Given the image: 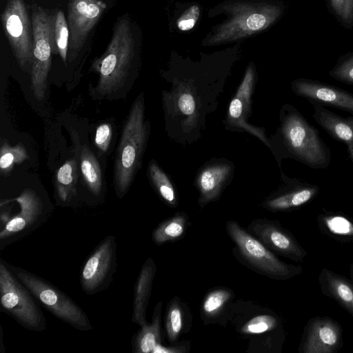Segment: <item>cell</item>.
Instances as JSON below:
<instances>
[{
	"mask_svg": "<svg viewBox=\"0 0 353 353\" xmlns=\"http://www.w3.org/2000/svg\"><path fill=\"white\" fill-rule=\"evenodd\" d=\"M105 8L106 5L101 0H70L67 20L69 29L67 59L69 61L75 59Z\"/></svg>",
	"mask_w": 353,
	"mask_h": 353,
	"instance_id": "12",
	"label": "cell"
},
{
	"mask_svg": "<svg viewBox=\"0 0 353 353\" xmlns=\"http://www.w3.org/2000/svg\"><path fill=\"white\" fill-rule=\"evenodd\" d=\"M278 323V320L272 315H259L250 319L241 330L246 334H261L273 330Z\"/></svg>",
	"mask_w": 353,
	"mask_h": 353,
	"instance_id": "34",
	"label": "cell"
},
{
	"mask_svg": "<svg viewBox=\"0 0 353 353\" xmlns=\"http://www.w3.org/2000/svg\"><path fill=\"white\" fill-rule=\"evenodd\" d=\"M222 10L226 19L212 28L203 46H217L259 33L281 17L284 6L272 0H243L224 4Z\"/></svg>",
	"mask_w": 353,
	"mask_h": 353,
	"instance_id": "3",
	"label": "cell"
},
{
	"mask_svg": "<svg viewBox=\"0 0 353 353\" xmlns=\"http://www.w3.org/2000/svg\"><path fill=\"white\" fill-rule=\"evenodd\" d=\"M200 13L201 9L198 5L189 7L177 20V28L182 31L192 29L199 18Z\"/></svg>",
	"mask_w": 353,
	"mask_h": 353,
	"instance_id": "35",
	"label": "cell"
},
{
	"mask_svg": "<svg viewBox=\"0 0 353 353\" xmlns=\"http://www.w3.org/2000/svg\"><path fill=\"white\" fill-rule=\"evenodd\" d=\"M329 75L338 81L353 85V52L341 57L329 71Z\"/></svg>",
	"mask_w": 353,
	"mask_h": 353,
	"instance_id": "33",
	"label": "cell"
},
{
	"mask_svg": "<svg viewBox=\"0 0 353 353\" xmlns=\"http://www.w3.org/2000/svg\"><path fill=\"white\" fill-rule=\"evenodd\" d=\"M276 136L277 157L291 158L312 169H325L331 162V150L319 130L294 106L285 104L280 112Z\"/></svg>",
	"mask_w": 353,
	"mask_h": 353,
	"instance_id": "2",
	"label": "cell"
},
{
	"mask_svg": "<svg viewBox=\"0 0 353 353\" xmlns=\"http://www.w3.org/2000/svg\"><path fill=\"white\" fill-rule=\"evenodd\" d=\"M292 92L311 103L331 106L353 115V94L343 89L317 80L299 78L291 83Z\"/></svg>",
	"mask_w": 353,
	"mask_h": 353,
	"instance_id": "15",
	"label": "cell"
},
{
	"mask_svg": "<svg viewBox=\"0 0 353 353\" xmlns=\"http://www.w3.org/2000/svg\"><path fill=\"white\" fill-rule=\"evenodd\" d=\"M28 158L24 146L18 143L9 145L7 141H1L0 150V171L2 174L9 173L16 164H19Z\"/></svg>",
	"mask_w": 353,
	"mask_h": 353,
	"instance_id": "30",
	"label": "cell"
},
{
	"mask_svg": "<svg viewBox=\"0 0 353 353\" xmlns=\"http://www.w3.org/2000/svg\"><path fill=\"white\" fill-rule=\"evenodd\" d=\"M330 11L341 24L346 28L353 27L352 3L353 0H325Z\"/></svg>",
	"mask_w": 353,
	"mask_h": 353,
	"instance_id": "32",
	"label": "cell"
},
{
	"mask_svg": "<svg viewBox=\"0 0 353 353\" xmlns=\"http://www.w3.org/2000/svg\"><path fill=\"white\" fill-rule=\"evenodd\" d=\"M56 14L57 12L50 13L39 6H31L33 33L31 90L38 101L45 96L52 53H58L54 39Z\"/></svg>",
	"mask_w": 353,
	"mask_h": 353,
	"instance_id": "8",
	"label": "cell"
},
{
	"mask_svg": "<svg viewBox=\"0 0 353 353\" xmlns=\"http://www.w3.org/2000/svg\"><path fill=\"white\" fill-rule=\"evenodd\" d=\"M10 200L17 208L0 205V250L32 233L43 224L50 212L40 196L30 188Z\"/></svg>",
	"mask_w": 353,
	"mask_h": 353,
	"instance_id": "6",
	"label": "cell"
},
{
	"mask_svg": "<svg viewBox=\"0 0 353 353\" xmlns=\"http://www.w3.org/2000/svg\"><path fill=\"white\" fill-rule=\"evenodd\" d=\"M350 275H351L352 279H353V270H350Z\"/></svg>",
	"mask_w": 353,
	"mask_h": 353,
	"instance_id": "39",
	"label": "cell"
},
{
	"mask_svg": "<svg viewBox=\"0 0 353 353\" xmlns=\"http://www.w3.org/2000/svg\"><path fill=\"white\" fill-rule=\"evenodd\" d=\"M188 219L184 213H176L171 218L161 222L152 232L154 243L161 245L168 241H176L185 233Z\"/></svg>",
	"mask_w": 353,
	"mask_h": 353,
	"instance_id": "26",
	"label": "cell"
},
{
	"mask_svg": "<svg viewBox=\"0 0 353 353\" xmlns=\"http://www.w3.org/2000/svg\"><path fill=\"white\" fill-rule=\"evenodd\" d=\"M232 172V166L226 163L212 164L201 170L196 178V185L200 192L201 206L219 197Z\"/></svg>",
	"mask_w": 353,
	"mask_h": 353,
	"instance_id": "18",
	"label": "cell"
},
{
	"mask_svg": "<svg viewBox=\"0 0 353 353\" xmlns=\"http://www.w3.org/2000/svg\"><path fill=\"white\" fill-rule=\"evenodd\" d=\"M150 133V123L145 118L143 92L134 101L121 134L114 163L113 183L118 198L128 192L141 167Z\"/></svg>",
	"mask_w": 353,
	"mask_h": 353,
	"instance_id": "4",
	"label": "cell"
},
{
	"mask_svg": "<svg viewBox=\"0 0 353 353\" xmlns=\"http://www.w3.org/2000/svg\"><path fill=\"white\" fill-rule=\"evenodd\" d=\"M321 292L334 299L353 318V284L345 276L327 268L319 275Z\"/></svg>",
	"mask_w": 353,
	"mask_h": 353,
	"instance_id": "20",
	"label": "cell"
},
{
	"mask_svg": "<svg viewBox=\"0 0 353 353\" xmlns=\"http://www.w3.org/2000/svg\"><path fill=\"white\" fill-rule=\"evenodd\" d=\"M248 230L270 250L295 262H303L307 254L294 235L276 221L256 219Z\"/></svg>",
	"mask_w": 353,
	"mask_h": 353,
	"instance_id": "14",
	"label": "cell"
},
{
	"mask_svg": "<svg viewBox=\"0 0 353 353\" xmlns=\"http://www.w3.org/2000/svg\"><path fill=\"white\" fill-rule=\"evenodd\" d=\"M78 176V165L74 159L68 160L59 168L55 176V192L61 202L68 203L76 195Z\"/></svg>",
	"mask_w": 353,
	"mask_h": 353,
	"instance_id": "24",
	"label": "cell"
},
{
	"mask_svg": "<svg viewBox=\"0 0 353 353\" xmlns=\"http://www.w3.org/2000/svg\"><path fill=\"white\" fill-rule=\"evenodd\" d=\"M232 299V292L228 289L219 288L209 292L201 306L203 319L207 321L217 318Z\"/></svg>",
	"mask_w": 353,
	"mask_h": 353,
	"instance_id": "28",
	"label": "cell"
},
{
	"mask_svg": "<svg viewBox=\"0 0 353 353\" xmlns=\"http://www.w3.org/2000/svg\"><path fill=\"white\" fill-rule=\"evenodd\" d=\"M321 231L330 237L342 242H353V220L347 215L336 212H325L318 216Z\"/></svg>",
	"mask_w": 353,
	"mask_h": 353,
	"instance_id": "22",
	"label": "cell"
},
{
	"mask_svg": "<svg viewBox=\"0 0 353 353\" xmlns=\"http://www.w3.org/2000/svg\"><path fill=\"white\" fill-rule=\"evenodd\" d=\"M1 19L17 63L23 71L30 73L33 59L32 26L23 0H9Z\"/></svg>",
	"mask_w": 353,
	"mask_h": 353,
	"instance_id": "10",
	"label": "cell"
},
{
	"mask_svg": "<svg viewBox=\"0 0 353 353\" xmlns=\"http://www.w3.org/2000/svg\"><path fill=\"white\" fill-rule=\"evenodd\" d=\"M185 344L165 347L159 343L154 347L152 353H183L185 352Z\"/></svg>",
	"mask_w": 353,
	"mask_h": 353,
	"instance_id": "38",
	"label": "cell"
},
{
	"mask_svg": "<svg viewBox=\"0 0 353 353\" xmlns=\"http://www.w3.org/2000/svg\"><path fill=\"white\" fill-rule=\"evenodd\" d=\"M185 327V310L178 298L173 299L165 316V329L170 343L175 342Z\"/></svg>",
	"mask_w": 353,
	"mask_h": 353,
	"instance_id": "29",
	"label": "cell"
},
{
	"mask_svg": "<svg viewBox=\"0 0 353 353\" xmlns=\"http://www.w3.org/2000/svg\"><path fill=\"white\" fill-rule=\"evenodd\" d=\"M352 20H353V3H352Z\"/></svg>",
	"mask_w": 353,
	"mask_h": 353,
	"instance_id": "41",
	"label": "cell"
},
{
	"mask_svg": "<svg viewBox=\"0 0 353 353\" xmlns=\"http://www.w3.org/2000/svg\"><path fill=\"white\" fill-rule=\"evenodd\" d=\"M226 231L235 244V256L252 270L272 279L284 281L300 275L303 268L280 260L258 239L234 221L225 225Z\"/></svg>",
	"mask_w": 353,
	"mask_h": 353,
	"instance_id": "5",
	"label": "cell"
},
{
	"mask_svg": "<svg viewBox=\"0 0 353 353\" xmlns=\"http://www.w3.org/2000/svg\"><path fill=\"white\" fill-rule=\"evenodd\" d=\"M162 302L158 303L154 310L152 322L141 327L132 341L133 352L152 353L154 347L161 343V317Z\"/></svg>",
	"mask_w": 353,
	"mask_h": 353,
	"instance_id": "23",
	"label": "cell"
},
{
	"mask_svg": "<svg viewBox=\"0 0 353 353\" xmlns=\"http://www.w3.org/2000/svg\"><path fill=\"white\" fill-rule=\"evenodd\" d=\"M313 106L314 121L334 139L345 143L349 158L353 163V115L343 117L324 105L314 103Z\"/></svg>",
	"mask_w": 353,
	"mask_h": 353,
	"instance_id": "17",
	"label": "cell"
},
{
	"mask_svg": "<svg viewBox=\"0 0 353 353\" xmlns=\"http://www.w3.org/2000/svg\"><path fill=\"white\" fill-rule=\"evenodd\" d=\"M33 296L1 258V311L13 317L25 328L42 332L47 328L46 319Z\"/></svg>",
	"mask_w": 353,
	"mask_h": 353,
	"instance_id": "9",
	"label": "cell"
},
{
	"mask_svg": "<svg viewBox=\"0 0 353 353\" xmlns=\"http://www.w3.org/2000/svg\"><path fill=\"white\" fill-rule=\"evenodd\" d=\"M135 55V41L127 17L115 23L113 34L104 54L92 65L99 78L92 90L95 99H117L126 96Z\"/></svg>",
	"mask_w": 353,
	"mask_h": 353,
	"instance_id": "1",
	"label": "cell"
},
{
	"mask_svg": "<svg viewBox=\"0 0 353 353\" xmlns=\"http://www.w3.org/2000/svg\"><path fill=\"white\" fill-rule=\"evenodd\" d=\"M178 105L181 112L190 114L195 110V101L193 97L189 94H183L178 101Z\"/></svg>",
	"mask_w": 353,
	"mask_h": 353,
	"instance_id": "37",
	"label": "cell"
},
{
	"mask_svg": "<svg viewBox=\"0 0 353 353\" xmlns=\"http://www.w3.org/2000/svg\"><path fill=\"white\" fill-rule=\"evenodd\" d=\"M117 266V243L113 235L106 236L84 263L80 273L82 290L92 295L106 289Z\"/></svg>",
	"mask_w": 353,
	"mask_h": 353,
	"instance_id": "11",
	"label": "cell"
},
{
	"mask_svg": "<svg viewBox=\"0 0 353 353\" xmlns=\"http://www.w3.org/2000/svg\"><path fill=\"white\" fill-rule=\"evenodd\" d=\"M148 175L159 195L168 205L175 207L177 201L174 186L154 160H151L148 164Z\"/></svg>",
	"mask_w": 353,
	"mask_h": 353,
	"instance_id": "27",
	"label": "cell"
},
{
	"mask_svg": "<svg viewBox=\"0 0 353 353\" xmlns=\"http://www.w3.org/2000/svg\"><path fill=\"white\" fill-rule=\"evenodd\" d=\"M79 159L81 174L88 190L96 196L99 195L103 180L101 167L96 157L89 147L83 146Z\"/></svg>",
	"mask_w": 353,
	"mask_h": 353,
	"instance_id": "25",
	"label": "cell"
},
{
	"mask_svg": "<svg viewBox=\"0 0 353 353\" xmlns=\"http://www.w3.org/2000/svg\"><path fill=\"white\" fill-rule=\"evenodd\" d=\"M254 81L255 71L254 66L250 64L234 97L230 103L228 119L233 125L243 128L256 134L255 132L248 126V123L245 122L247 116L251 110V97Z\"/></svg>",
	"mask_w": 353,
	"mask_h": 353,
	"instance_id": "21",
	"label": "cell"
},
{
	"mask_svg": "<svg viewBox=\"0 0 353 353\" xmlns=\"http://www.w3.org/2000/svg\"><path fill=\"white\" fill-rule=\"evenodd\" d=\"M6 264L34 297L54 316L79 330H92L83 310L57 287L28 270L6 261Z\"/></svg>",
	"mask_w": 353,
	"mask_h": 353,
	"instance_id": "7",
	"label": "cell"
},
{
	"mask_svg": "<svg viewBox=\"0 0 353 353\" xmlns=\"http://www.w3.org/2000/svg\"><path fill=\"white\" fill-rule=\"evenodd\" d=\"M284 188L267 199L263 206L272 212H286L297 209L312 201L319 192L315 184L290 179L283 174Z\"/></svg>",
	"mask_w": 353,
	"mask_h": 353,
	"instance_id": "16",
	"label": "cell"
},
{
	"mask_svg": "<svg viewBox=\"0 0 353 353\" xmlns=\"http://www.w3.org/2000/svg\"><path fill=\"white\" fill-rule=\"evenodd\" d=\"M54 39L57 52L63 62H65L68 57L69 44V29L68 22L62 10L57 12Z\"/></svg>",
	"mask_w": 353,
	"mask_h": 353,
	"instance_id": "31",
	"label": "cell"
},
{
	"mask_svg": "<svg viewBox=\"0 0 353 353\" xmlns=\"http://www.w3.org/2000/svg\"><path fill=\"white\" fill-rule=\"evenodd\" d=\"M343 346V330L339 323L329 316L310 319L299 346L300 353H335Z\"/></svg>",
	"mask_w": 353,
	"mask_h": 353,
	"instance_id": "13",
	"label": "cell"
},
{
	"mask_svg": "<svg viewBox=\"0 0 353 353\" xmlns=\"http://www.w3.org/2000/svg\"><path fill=\"white\" fill-rule=\"evenodd\" d=\"M112 137V125L108 123L100 124L96 130L94 143L102 152H107Z\"/></svg>",
	"mask_w": 353,
	"mask_h": 353,
	"instance_id": "36",
	"label": "cell"
},
{
	"mask_svg": "<svg viewBox=\"0 0 353 353\" xmlns=\"http://www.w3.org/2000/svg\"><path fill=\"white\" fill-rule=\"evenodd\" d=\"M156 271L155 263L149 257L143 263L134 285L132 321L140 327L148 323L146 310Z\"/></svg>",
	"mask_w": 353,
	"mask_h": 353,
	"instance_id": "19",
	"label": "cell"
},
{
	"mask_svg": "<svg viewBox=\"0 0 353 353\" xmlns=\"http://www.w3.org/2000/svg\"><path fill=\"white\" fill-rule=\"evenodd\" d=\"M350 270H353V264L350 265Z\"/></svg>",
	"mask_w": 353,
	"mask_h": 353,
	"instance_id": "40",
	"label": "cell"
}]
</instances>
